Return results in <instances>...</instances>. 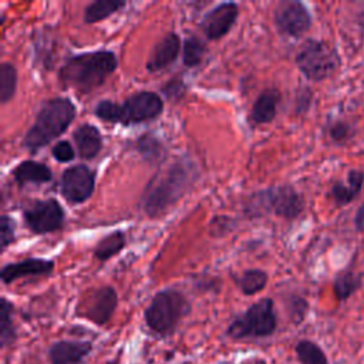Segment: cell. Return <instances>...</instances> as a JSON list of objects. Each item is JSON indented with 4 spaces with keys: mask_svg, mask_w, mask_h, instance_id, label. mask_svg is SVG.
Wrapping results in <instances>:
<instances>
[{
    "mask_svg": "<svg viewBox=\"0 0 364 364\" xmlns=\"http://www.w3.org/2000/svg\"><path fill=\"white\" fill-rule=\"evenodd\" d=\"M195 178V165L188 159H176L146 183L139 202L141 209L149 218L162 215L183 193H186Z\"/></svg>",
    "mask_w": 364,
    "mask_h": 364,
    "instance_id": "6da1fadb",
    "label": "cell"
},
{
    "mask_svg": "<svg viewBox=\"0 0 364 364\" xmlns=\"http://www.w3.org/2000/svg\"><path fill=\"white\" fill-rule=\"evenodd\" d=\"M117 57L109 50H98L70 57L58 71V78L64 85L87 94L98 88L115 71Z\"/></svg>",
    "mask_w": 364,
    "mask_h": 364,
    "instance_id": "7a4b0ae2",
    "label": "cell"
},
{
    "mask_svg": "<svg viewBox=\"0 0 364 364\" xmlns=\"http://www.w3.org/2000/svg\"><path fill=\"white\" fill-rule=\"evenodd\" d=\"M75 118L74 104L64 97L47 100L36 114L34 124L23 138V146L37 152L53 139L60 136Z\"/></svg>",
    "mask_w": 364,
    "mask_h": 364,
    "instance_id": "3957f363",
    "label": "cell"
},
{
    "mask_svg": "<svg viewBox=\"0 0 364 364\" xmlns=\"http://www.w3.org/2000/svg\"><path fill=\"white\" fill-rule=\"evenodd\" d=\"M164 111L162 98L154 91H138L124 100L122 104L102 100L94 107V114L109 124H141L159 117Z\"/></svg>",
    "mask_w": 364,
    "mask_h": 364,
    "instance_id": "277c9868",
    "label": "cell"
},
{
    "mask_svg": "<svg viewBox=\"0 0 364 364\" xmlns=\"http://www.w3.org/2000/svg\"><path fill=\"white\" fill-rule=\"evenodd\" d=\"M303 209L304 199L291 185H276L255 192L245 203V212L249 218L274 213L284 219H296Z\"/></svg>",
    "mask_w": 364,
    "mask_h": 364,
    "instance_id": "5b68a950",
    "label": "cell"
},
{
    "mask_svg": "<svg viewBox=\"0 0 364 364\" xmlns=\"http://www.w3.org/2000/svg\"><path fill=\"white\" fill-rule=\"evenodd\" d=\"M189 310L191 304L181 291L165 289L158 291L146 307L145 323L152 331L168 334L176 327L181 318L189 313Z\"/></svg>",
    "mask_w": 364,
    "mask_h": 364,
    "instance_id": "8992f818",
    "label": "cell"
},
{
    "mask_svg": "<svg viewBox=\"0 0 364 364\" xmlns=\"http://www.w3.org/2000/svg\"><path fill=\"white\" fill-rule=\"evenodd\" d=\"M296 65L311 81H323L340 67V57L334 47L324 41L309 38L296 53Z\"/></svg>",
    "mask_w": 364,
    "mask_h": 364,
    "instance_id": "52a82bcc",
    "label": "cell"
},
{
    "mask_svg": "<svg viewBox=\"0 0 364 364\" xmlns=\"http://www.w3.org/2000/svg\"><path fill=\"white\" fill-rule=\"evenodd\" d=\"M276 323L272 299H262L236 317L226 333L233 338L267 337L276 330Z\"/></svg>",
    "mask_w": 364,
    "mask_h": 364,
    "instance_id": "ba28073f",
    "label": "cell"
},
{
    "mask_svg": "<svg viewBox=\"0 0 364 364\" xmlns=\"http://www.w3.org/2000/svg\"><path fill=\"white\" fill-rule=\"evenodd\" d=\"M23 219L33 233H50L64 225V209L53 198L40 199L24 208Z\"/></svg>",
    "mask_w": 364,
    "mask_h": 364,
    "instance_id": "9c48e42d",
    "label": "cell"
},
{
    "mask_svg": "<svg viewBox=\"0 0 364 364\" xmlns=\"http://www.w3.org/2000/svg\"><path fill=\"white\" fill-rule=\"evenodd\" d=\"M273 20L276 28L287 37H300L311 26L310 11L297 0L280 1L273 11Z\"/></svg>",
    "mask_w": 364,
    "mask_h": 364,
    "instance_id": "30bf717a",
    "label": "cell"
},
{
    "mask_svg": "<svg viewBox=\"0 0 364 364\" xmlns=\"http://www.w3.org/2000/svg\"><path fill=\"white\" fill-rule=\"evenodd\" d=\"M95 188V173L87 165L67 168L60 179L63 198L70 203H82L91 198Z\"/></svg>",
    "mask_w": 364,
    "mask_h": 364,
    "instance_id": "8fae6325",
    "label": "cell"
},
{
    "mask_svg": "<svg viewBox=\"0 0 364 364\" xmlns=\"http://www.w3.org/2000/svg\"><path fill=\"white\" fill-rule=\"evenodd\" d=\"M237 14V4L232 1L220 3L210 9L200 21V28L205 37L209 40H218L226 36L233 27Z\"/></svg>",
    "mask_w": 364,
    "mask_h": 364,
    "instance_id": "7c38bea8",
    "label": "cell"
},
{
    "mask_svg": "<svg viewBox=\"0 0 364 364\" xmlns=\"http://www.w3.org/2000/svg\"><path fill=\"white\" fill-rule=\"evenodd\" d=\"M117 291L111 286H102L91 293L84 306V316L95 324H105L115 311Z\"/></svg>",
    "mask_w": 364,
    "mask_h": 364,
    "instance_id": "4fadbf2b",
    "label": "cell"
},
{
    "mask_svg": "<svg viewBox=\"0 0 364 364\" xmlns=\"http://www.w3.org/2000/svg\"><path fill=\"white\" fill-rule=\"evenodd\" d=\"M54 269V262L40 257H27L24 260L4 264L0 270V279L4 284H10L17 279L27 276H48Z\"/></svg>",
    "mask_w": 364,
    "mask_h": 364,
    "instance_id": "5bb4252c",
    "label": "cell"
},
{
    "mask_svg": "<svg viewBox=\"0 0 364 364\" xmlns=\"http://www.w3.org/2000/svg\"><path fill=\"white\" fill-rule=\"evenodd\" d=\"M181 38L176 33L165 34L152 48L148 61L145 64L146 71L158 73L171 65L181 51Z\"/></svg>",
    "mask_w": 364,
    "mask_h": 364,
    "instance_id": "9a60e30c",
    "label": "cell"
},
{
    "mask_svg": "<svg viewBox=\"0 0 364 364\" xmlns=\"http://www.w3.org/2000/svg\"><path fill=\"white\" fill-rule=\"evenodd\" d=\"M92 350L90 341H57L48 350L51 364H80Z\"/></svg>",
    "mask_w": 364,
    "mask_h": 364,
    "instance_id": "2e32d148",
    "label": "cell"
},
{
    "mask_svg": "<svg viewBox=\"0 0 364 364\" xmlns=\"http://www.w3.org/2000/svg\"><path fill=\"white\" fill-rule=\"evenodd\" d=\"M73 141L77 146L78 155L82 159L95 158L102 148L101 134L91 124H81L80 127H77L73 132Z\"/></svg>",
    "mask_w": 364,
    "mask_h": 364,
    "instance_id": "e0dca14e",
    "label": "cell"
},
{
    "mask_svg": "<svg viewBox=\"0 0 364 364\" xmlns=\"http://www.w3.org/2000/svg\"><path fill=\"white\" fill-rule=\"evenodd\" d=\"M11 175L20 186L27 183H36V185L47 183L53 178L51 169L46 164L31 161V159L23 161L17 166H14L11 171Z\"/></svg>",
    "mask_w": 364,
    "mask_h": 364,
    "instance_id": "ac0fdd59",
    "label": "cell"
},
{
    "mask_svg": "<svg viewBox=\"0 0 364 364\" xmlns=\"http://www.w3.org/2000/svg\"><path fill=\"white\" fill-rule=\"evenodd\" d=\"M280 92L276 88L263 90L255 100L250 109V119L255 124H267L276 117Z\"/></svg>",
    "mask_w": 364,
    "mask_h": 364,
    "instance_id": "d6986e66",
    "label": "cell"
},
{
    "mask_svg": "<svg viewBox=\"0 0 364 364\" xmlns=\"http://www.w3.org/2000/svg\"><path fill=\"white\" fill-rule=\"evenodd\" d=\"M364 182V172L360 169H351L347 173V183L336 182L330 189V196L337 206L350 203L360 192Z\"/></svg>",
    "mask_w": 364,
    "mask_h": 364,
    "instance_id": "ffe728a7",
    "label": "cell"
},
{
    "mask_svg": "<svg viewBox=\"0 0 364 364\" xmlns=\"http://www.w3.org/2000/svg\"><path fill=\"white\" fill-rule=\"evenodd\" d=\"M127 3L124 0H97L90 3L84 10V21L88 24L101 21L114 13H117L119 9H122Z\"/></svg>",
    "mask_w": 364,
    "mask_h": 364,
    "instance_id": "44dd1931",
    "label": "cell"
},
{
    "mask_svg": "<svg viewBox=\"0 0 364 364\" xmlns=\"http://www.w3.org/2000/svg\"><path fill=\"white\" fill-rule=\"evenodd\" d=\"M125 235L122 230H114L98 240V243L94 247V257L105 262L114 255H118L122 247L125 246Z\"/></svg>",
    "mask_w": 364,
    "mask_h": 364,
    "instance_id": "7402d4cb",
    "label": "cell"
},
{
    "mask_svg": "<svg viewBox=\"0 0 364 364\" xmlns=\"http://www.w3.org/2000/svg\"><path fill=\"white\" fill-rule=\"evenodd\" d=\"M135 148L141 154V156L149 164L161 162L166 154L162 142L152 134H142L136 139Z\"/></svg>",
    "mask_w": 364,
    "mask_h": 364,
    "instance_id": "603a6c76",
    "label": "cell"
},
{
    "mask_svg": "<svg viewBox=\"0 0 364 364\" xmlns=\"http://www.w3.org/2000/svg\"><path fill=\"white\" fill-rule=\"evenodd\" d=\"M363 276L360 273H355L350 269L338 273V276L334 279V294L337 300H346L348 299L360 286H361Z\"/></svg>",
    "mask_w": 364,
    "mask_h": 364,
    "instance_id": "cb8c5ba5",
    "label": "cell"
},
{
    "mask_svg": "<svg viewBox=\"0 0 364 364\" xmlns=\"http://www.w3.org/2000/svg\"><path fill=\"white\" fill-rule=\"evenodd\" d=\"M206 53L205 43L196 37L189 36L182 43V63L186 67H196L202 63L203 55Z\"/></svg>",
    "mask_w": 364,
    "mask_h": 364,
    "instance_id": "d4e9b609",
    "label": "cell"
},
{
    "mask_svg": "<svg viewBox=\"0 0 364 364\" xmlns=\"http://www.w3.org/2000/svg\"><path fill=\"white\" fill-rule=\"evenodd\" d=\"M266 283L267 274L260 269H247L237 279V286L240 291L247 296L260 291L266 286Z\"/></svg>",
    "mask_w": 364,
    "mask_h": 364,
    "instance_id": "484cf974",
    "label": "cell"
},
{
    "mask_svg": "<svg viewBox=\"0 0 364 364\" xmlns=\"http://www.w3.org/2000/svg\"><path fill=\"white\" fill-rule=\"evenodd\" d=\"M17 88V71L10 63H1L0 65V102L7 104Z\"/></svg>",
    "mask_w": 364,
    "mask_h": 364,
    "instance_id": "4316f807",
    "label": "cell"
},
{
    "mask_svg": "<svg viewBox=\"0 0 364 364\" xmlns=\"http://www.w3.org/2000/svg\"><path fill=\"white\" fill-rule=\"evenodd\" d=\"M11 313H13L11 303L6 297H1V303H0V344H1V347H6L16 338V330L13 326Z\"/></svg>",
    "mask_w": 364,
    "mask_h": 364,
    "instance_id": "83f0119b",
    "label": "cell"
},
{
    "mask_svg": "<svg viewBox=\"0 0 364 364\" xmlns=\"http://www.w3.org/2000/svg\"><path fill=\"white\" fill-rule=\"evenodd\" d=\"M296 353L301 364H327L326 354L313 341L301 340L296 346Z\"/></svg>",
    "mask_w": 364,
    "mask_h": 364,
    "instance_id": "f1b7e54d",
    "label": "cell"
},
{
    "mask_svg": "<svg viewBox=\"0 0 364 364\" xmlns=\"http://www.w3.org/2000/svg\"><path fill=\"white\" fill-rule=\"evenodd\" d=\"M14 232H16V223L14 220L7 216V215H1L0 218V247L1 250H4L9 245H11L14 242Z\"/></svg>",
    "mask_w": 364,
    "mask_h": 364,
    "instance_id": "f546056e",
    "label": "cell"
},
{
    "mask_svg": "<svg viewBox=\"0 0 364 364\" xmlns=\"http://www.w3.org/2000/svg\"><path fill=\"white\" fill-rule=\"evenodd\" d=\"M51 155L58 162H71L75 158V151L68 141H58L51 148Z\"/></svg>",
    "mask_w": 364,
    "mask_h": 364,
    "instance_id": "4dcf8cb0",
    "label": "cell"
},
{
    "mask_svg": "<svg viewBox=\"0 0 364 364\" xmlns=\"http://www.w3.org/2000/svg\"><path fill=\"white\" fill-rule=\"evenodd\" d=\"M328 135L337 144L346 142L351 136V127L344 121H336L330 125Z\"/></svg>",
    "mask_w": 364,
    "mask_h": 364,
    "instance_id": "1f68e13d",
    "label": "cell"
},
{
    "mask_svg": "<svg viewBox=\"0 0 364 364\" xmlns=\"http://www.w3.org/2000/svg\"><path fill=\"white\" fill-rule=\"evenodd\" d=\"M230 223H232V220L226 216H215L213 220L210 222L209 232L212 236H220V229H222V236H223L229 232Z\"/></svg>",
    "mask_w": 364,
    "mask_h": 364,
    "instance_id": "d6a6232c",
    "label": "cell"
},
{
    "mask_svg": "<svg viewBox=\"0 0 364 364\" xmlns=\"http://www.w3.org/2000/svg\"><path fill=\"white\" fill-rule=\"evenodd\" d=\"M183 81L182 80H171L166 85H164L162 88V92L171 100V98H176V97H181L182 92H183Z\"/></svg>",
    "mask_w": 364,
    "mask_h": 364,
    "instance_id": "836d02e7",
    "label": "cell"
},
{
    "mask_svg": "<svg viewBox=\"0 0 364 364\" xmlns=\"http://www.w3.org/2000/svg\"><path fill=\"white\" fill-rule=\"evenodd\" d=\"M310 100H311L310 90H309V88H307V90H303L301 97H300V98H297V112H300V111H301V104L304 105V109H307V108H309V105H310Z\"/></svg>",
    "mask_w": 364,
    "mask_h": 364,
    "instance_id": "e575fe53",
    "label": "cell"
},
{
    "mask_svg": "<svg viewBox=\"0 0 364 364\" xmlns=\"http://www.w3.org/2000/svg\"><path fill=\"white\" fill-rule=\"evenodd\" d=\"M354 225H355V229H357V230L364 232V202H363V205L358 208V210H357V213H355Z\"/></svg>",
    "mask_w": 364,
    "mask_h": 364,
    "instance_id": "d590c367",
    "label": "cell"
},
{
    "mask_svg": "<svg viewBox=\"0 0 364 364\" xmlns=\"http://www.w3.org/2000/svg\"><path fill=\"white\" fill-rule=\"evenodd\" d=\"M108 364H117V363H108Z\"/></svg>",
    "mask_w": 364,
    "mask_h": 364,
    "instance_id": "8d00e7d4",
    "label": "cell"
}]
</instances>
